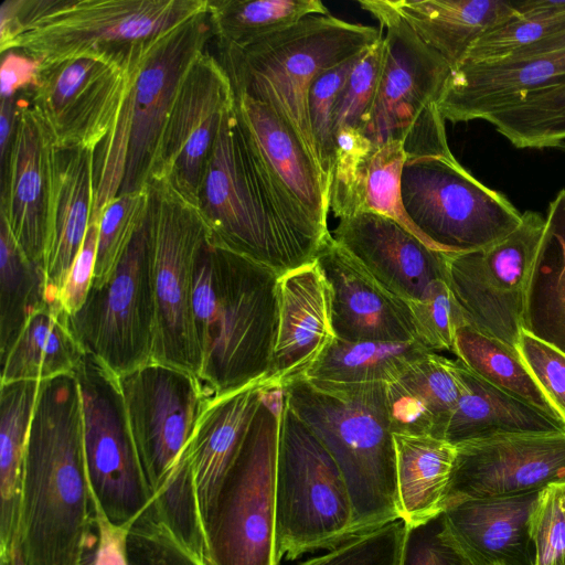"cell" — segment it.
<instances>
[{"mask_svg":"<svg viewBox=\"0 0 565 565\" xmlns=\"http://www.w3.org/2000/svg\"><path fill=\"white\" fill-rule=\"evenodd\" d=\"M415 34L454 70L487 32L515 14L503 0H388Z\"/></svg>","mask_w":565,"mask_h":565,"instance_id":"31","label":"cell"},{"mask_svg":"<svg viewBox=\"0 0 565 565\" xmlns=\"http://www.w3.org/2000/svg\"><path fill=\"white\" fill-rule=\"evenodd\" d=\"M93 502L95 511L96 541L88 565H127V527H119L111 524L94 500Z\"/></svg>","mask_w":565,"mask_h":565,"instance_id":"55","label":"cell"},{"mask_svg":"<svg viewBox=\"0 0 565 565\" xmlns=\"http://www.w3.org/2000/svg\"><path fill=\"white\" fill-rule=\"evenodd\" d=\"M214 38L209 10L146 42L137 53L115 126L95 151L90 223L116 196L148 189L177 93Z\"/></svg>","mask_w":565,"mask_h":565,"instance_id":"5","label":"cell"},{"mask_svg":"<svg viewBox=\"0 0 565 565\" xmlns=\"http://www.w3.org/2000/svg\"><path fill=\"white\" fill-rule=\"evenodd\" d=\"M430 352L420 341L345 342L334 338L303 377L334 384H388Z\"/></svg>","mask_w":565,"mask_h":565,"instance_id":"37","label":"cell"},{"mask_svg":"<svg viewBox=\"0 0 565 565\" xmlns=\"http://www.w3.org/2000/svg\"><path fill=\"white\" fill-rule=\"evenodd\" d=\"M359 56L319 74L311 83L308 92V118L315 156L326 180L328 190L335 154V141L333 136L334 107L339 94Z\"/></svg>","mask_w":565,"mask_h":565,"instance_id":"44","label":"cell"},{"mask_svg":"<svg viewBox=\"0 0 565 565\" xmlns=\"http://www.w3.org/2000/svg\"><path fill=\"white\" fill-rule=\"evenodd\" d=\"M545 218L522 213L501 241L473 252L447 255L446 281L466 324L518 348L524 298Z\"/></svg>","mask_w":565,"mask_h":565,"instance_id":"16","label":"cell"},{"mask_svg":"<svg viewBox=\"0 0 565 565\" xmlns=\"http://www.w3.org/2000/svg\"><path fill=\"white\" fill-rule=\"evenodd\" d=\"M459 394L454 360L436 352L426 354L386 384L392 433L445 439Z\"/></svg>","mask_w":565,"mask_h":565,"instance_id":"32","label":"cell"},{"mask_svg":"<svg viewBox=\"0 0 565 565\" xmlns=\"http://www.w3.org/2000/svg\"><path fill=\"white\" fill-rule=\"evenodd\" d=\"M334 339L326 279L317 263L278 278V323L269 385L284 387L305 376Z\"/></svg>","mask_w":565,"mask_h":565,"instance_id":"25","label":"cell"},{"mask_svg":"<svg viewBox=\"0 0 565 565\" xmlns=\"http://www.w3.org/2000/svg\"><path fill=\"white\" fill-rule=\"evenodd\" d=\"M49 303L42 264L32 263L0 216V358L8 354L31 316Z\"/></svg>","mask_w":565,"mask_h":565,"instance_id":"38","label":"cell"},{"mask_svg":"<svg viewBox=\"0 0 565 565\" xmlns=\"http://www.w3.org/2000/svg\"><path fill=\"white\" fill-rule=\"evenodd\" d=\"M98 224L90 223L83 245L60 292V303L67 316L74 315L89 291L96 260Z\"/></svg>","mask_w":565,"mask_h":565,"instance_id":"53","label":"cell"},{"mask_svg":"<svg viewBox=\"0 0 565 565\" xmlns=\"http://www.w3.org/2000/svg\"><path fill=\"white\" fill-rule=\"evenodd\" d=\"M512 2L516 17L565 18V0H524Z\"/></svg>","mask_w":565,"mask_h":565,"instance_id":"57","label":"cell"},{"mask_svg":"<svg viewBox=\"0 0 565 565\" xmlns=\"http://www.w3.org/2000/svg\"><path fill=\"white\" fill-rule=\"evenodd\" d=\"M383 33L384 58L372 109L360 128L373 143H404L406 157L450 154L437 104L452 68L390 6L360 0Z\"/></svg>","mask_w":565,"mask_h":565,"instance_id":"9","label":"cell"},{"mask_svg":"<svg viewBox=\"0 0 565 565\" xmlns=\"http://www.w3.org/2000/svg\"><path fill=\"white\" fill-rule=\"evenodd\" d=\"M118 380L129 429L153 497L209 404L196 376L170 365L150 362Z\"/></svg>","mask_w":565,"mask_h":565,"instance_id":"17","label":"cell"},{"mask_svg":"<svg viewBox=\"0 0 565 565\" xmlns=\"http://www.w3.org/2000/svg\"><path fill=\"white\" fill-rule=\"evenodd\" d=\"M452 353L483 381L561 419L518 348L465 324L457 330Z\"/></svg>","mask_w":565,"mask_h":565,"instance_id":"39","label":"cell"},{"mask_svg":"<svg viewBox=\"0 0 565 565\" xmlns=\"http://www.w3.org/2000/svg\"><path fill=\"white\" fill-rule=\"evenodd\" d=\"M150 505L170 534L206 563L205 533L188 446L153 493Z\"/></svg>","mask_w":565,"mask_h":565,"instance_id":"42","label":"cell"},{"mask_svg":"<svg viewBox=\"0 0 565 565\" xmlns=\"http://www.w3.org/2000/svg\"><path fill=\"white\" fill-rule=\"evenodd\" d=\"M40 68L36 60L20 51L3 53L0 66L1 99L14 98L32 89L38 84Z\"/></svg>","mask_w":565,"mask_h":565,"instance_id":"54","label":"cell"},{"mask_svg":"<svg viewBox=\"0 0 565 565\" xmlns=\"http://www.w3.org/2000/svg\"><path fill=\"white\" fill-rule=\"evenodd\" d=\"M335 154L329 180V209L339 220L379 213L415 233L401 196L406 152L401 140L373 143L359 130L347 128L334 138ZM425 242V241H424Z\"/></svg>","mask_w":565,"mask_h":565,"instance_id":"24","label":"cell"},{"mask_svg":"<svg viewBox=\"0 0 565 565\" xmlns=\"http://www.w3.org/2000/svg\"><path fill=\"white\" fill-rule=\"evenodd\" d=\"M484 120L516 148H557L565 142V74Z\"/></svg>","mask_w":565,"mask_h":565,"instance_id":"41","label":"cell"},{"mask_svg":"<svg viewBox=\"0 0 565 565\" xmlns=\"http://www.w3.org/2000/svg\"><path fill=\"white\" fill-rule=\"evenodd\" d=\"M459 398L445 439L454 446L503 434L564 433L565 423L480 379L454 360Z\"/></svg>","mask_w":565,"mask_h":565,"instance_id":"30","label":"cell"},{"mask_svg":"<svg viewBox=\"0 0 565 565\" xmlns=\"http://www.w3.org/2000/svg\"><path fill=\"white\" fill-rule=\"evenodd\" d=\"M95 189V150L57 149L49 203V238L44 268L49 302L60 292L90 224Z\"/></svg>","mask_w":565,"mask_h":565,"instance_id":"28","label":"cell"},{"mask_svg":"<svg viewBox=\"0 0 565 565\" xmlns=\"http://www.w3.org/2000/svg\"><path fill=\"white\" fill-rule=\"evenodd\" d=\"M315 262L328 285L335 339L418 341L408 302L382 286L331 234Z\"/></svg>","mask_w":565,"mask_h":565,"instance_id":"22","label":"cell"},{"mask_svg":"<svg viewBox=\"0 0 565 565\" xmlns=\"http://www.w3.org/2000/svg\"><path fill=\"white\" fill-rule=\"evenodd\" d=\"M217 45L245 47L313 14L328 15L319 0H209Z\"/></svg>","mask_w":565,"mask_h":565,"instance_id":"40","label":"cell"},{"mask_svg":"<svg viewBox=\"0 0 565 565\" xmlns=\"http://www.w3.org/2000/svg\"><path fill=\"white\" fill-rule=\"evenodd\" d=\"M407 302L418 341L436 353L452 352L457 330L466 322L447 281L435 282L425 299Z\"/></svg>","mask_w":565,"mask_h":565,"instance_id":"47","label":"cell"},{"mask_svg":"<svg viewBox=\"0 0 565 565\" xmlns=\"http://www.w3.org/2000/svg\"><path fill=\"white\" fill-rule=\"evenodd\" d=\"M401 520L427 521L444 511L456 458V446L428 435L393 434Z\"/></svg>","mask_w":565,"mask_h":565,"instance_id":"34","label":"cell"},{"mask_svg":"<svg viewBox=\"0 0 565 565\" xmlns=\"http://www.w3.org/2000/svg\"><path fill=\"white\" fill-rule=\"evenodd\" d=\"M332 237L382 286L406 301H419L446 280L447 255L392 217L361 213L339 221Z\"/></svg>","mask_w":565,"mask_h":565,"instance_id":"23","label":"cell"},{"mask_svg":"<svg viewBox=\"0 0 565 565\" xmlns=\"http://www.w3.org/2000/svg\"><path fill=\"white\" fill-rule=\"evenodd\" d=\"M279 274L215 244L195 257L193 315L207 404L266 377L278 323Z\"/></svg>","mask_w":565,"mask_h":565,"instance_id":"2","label":"cell"},{"mask_svg":"<svg viewBox=\"0 0 565 565\" xmlns=\"http://www.w3.org/2000/svg\"><path fill=\"white\" fill-rule=\"evenodd\" d=\"M288 405L337 462L353 509V536L401 520L386 384L305 377L284 387Z\"/></svg>","mask_w":565,"mask_h":565,"instance_id":"4","label":"cell"},{"mask_svg":"<svg viewBox=\"0 0 565 565\" xmlns=\"http://www.w3.org/2000/svg\"><path fill=\"white\" fill-rule=\"evenodd\" d=\"M40 381L1 383L0 554L18 539L24 456Z\"/></svg>","mask_w":565,"mask_h":565,"instance_id":"36","label":"cell"},{"mask_svg":"<svg viewBox=\"0 0 565 565\" xmlns=\"http://www.w3.org/2000/svg\"><path fill=\"white\" fill-rule=\"evenodd\" d=\"M195 206L215 244L280 276L315 263L326 241L301 224L270 188L235 104L205 166Z\"/></svg>","mask_w":565,"mask_h":565,"instance_id":"3","label":"cell"},{"mask_svg":"<svg viewBox=\"0 0 565 565\" xmlns=\"http://www.w3.org/2000/svg\"><path fill=\"white\" fill-rule=\"evenodd\" d=\"M523 331L565 353V189L550 202L530 271Z\"/></svg>","mask_w":565,"mask_h":565,"instance_id":"33","label":"cell"},{"mask_svg":"<svg viewBox=\"0 0 565 565\" xmlns=\"http://www.w3.org/2000/svg\"><path fill=\"white\" fill-rule=\"evenodd\" d=\"M384 58L383 33L355 61L339 94L333 113V136L347 128L360 130L369 116L379 86Z\"/></svg>","mask_w":565,"mask_h":565,"instance_id":"45","label":"cell"},{"mask_svg":"<svg viewBox=\"0 0 565 565\" xmlns=\"http://www.w3.org/2000/svg\"><path fill=\"white\" fill-rule=\"evenodd\" d=\"M84 354L60 301L49 302L31 316L1 360V383L44 381L73 373Z\"/></svg>","mask_w":565,"mask_h":565,"instance_id":"35","label":"cell"},{"mask_svg":"<svg viewBox=\"0 0 565 565\" xmlns=\"http://www.w3.org/2000/svg\"><path fill=\"white\" fill-rule=\"evenodd\" d=\"M73 373L81 391L93 500L111 524L126 529L150 504L152 494L129 429L118 376L88 353Z\"/></svg>","mask_w":565,"mask_h":565,"instance_id":"14","label":"cell"},{"mask_svg":"<svg viewBox=\"0 0 565 565\" xmlns=\"http://www.w3.org/2000/svg\"><path fill=\"white\" fill-rule=\"evenodd\" d=\"M68 326L85 353L120 376L152 362L153 253L147 215L106 280L90 286Z\"/></svg>","mask_w":565,"mask_h":565,"instance_id":"13","label":"cell"},{"mask_svg":"<svg viewBox=\"0 0 565 565\" xmlns=\"http://www.w3.org/2000/svg\"><path fill=\"white\" fill-rule=\"evenodd\" d=\"M561 53H565V29L548 38L540 40L532 45L525 46L508 57L529 58Z\"/></svg>","mask_w":565,"mask_h":565,"instance_id":"58","label":"cell"},{"mask_svg":"<svg viewBox=\"0 0 565 565\" xmlns=\"http://www.w3.org/2000/svg\"><path fill=\"white\" fill-rule=\"evenodd\" d=\"M235 94L218 58L201 53L186 73L161 137L152 181L195 205L200 183ZM151 184V183H150Z\"/></svg>","mask_w":565,"mask_h":565,"instance_id":"18","label":"cell"},{"mask_svg":"<svg viewBox=\"0 0 565 565\" xmlns=\"http://www.w3.org/2000/svg\"><path fill=\"white\" fill-rule=\"evenodd\" d=\"M266 386L262 380L210 403L188 444L203 527Z\"/></svg>","mask_w":565,"mask_h":565,"instance_id":"29","label":"cell"},{"mask_svg":"<svg viewBox=\"0 0 565 565\" xmlns=\"http://www.w3.org/2000/svg\"><path fill=\"white\" fill-rule=\"evenodd\" d=\"M127 565H207L182 546L149 504L127 527Z\"/></svg>","mask_w":565,"mask_h":565,"instance_id":"46","label":"cell"},{"mask_svg":"<svg viewBox=\"0 0 565 565\" xmlns=\"http://www.w3.org/2000/svg\"><path fill=\"white\" fill-rule=\"evenodd\" d=\"M565 74V53L462 62L451 71L437 107L452 124L486 119Z\"/></svg>","mask_w":565,"mask_h":565,"instance_id":"26","label":"cell"},{"mask_svg":"<svg viewBox=\"0 0 565 565\" xmlns=\"http://www.w3.org/2000/svg\"><path fill=\"white\" fill-rule=\"evenodd\" d=\"M18 96L10 99H1L0 103V161L1 177L4 172L10 147L12 143L18 110Z\"/></svg>","mask_w":565,"mask_h":565,"instance_id":"56","label":"cell"},{"mask_svg":"<svg viewBox=\"0 0 565 565\" xmlns=\"http://www.w3.org/2000/svg\"><path fill=\"white\" fill-rule=\"evenodd\" d=\"M145 43L41 66L38 84L21 95L47 128L55 148L96 151L115 126L134 60Z\"/></svg>","mask_w":565,"mask_h":565,"instance_id":"15","label":"cell"},{"mask_svg":"<svg viewBox=\"0 0 565 565\" xmlns=\"http://www.w3.org/2000/svg\"><path fill=\"white\" fill-rule=\"evenodd\" d=\"M565 29V18H521L510 21L483 34L469 50L463 62L504 58L516 51Z\"/></svg>","mask_w":565,"mask_h":565,"instance_id":"50","label":"cell"},{"mask_svg":"<svg viewBox=\"0 0 565 565\" xmlns=\"http://www.w3.org/2000/svg\"><path fill=\"white\" fill-rule=\"evenodd\" d=\"M405 532L402 520L353 536L299 565H398Z\"/></svg>","mask_w":565,"mask_h":565,"instance_id":"48","label":"cell"},{"mask_svg":"<svg viewBox=\"0 0 565 565\" xmlns=\"http://www.w3.org/2000/svg\"><path fill=\"white\" fill-rule=\"evenodd\" d=\"M401 196L418 236L446 254L488 247L512 233L522 213L450 154L406 157Z\"/></svg>","mask_w":565,"mask_h":565,"instance_id":"11","label":"cell"},{"mask_svg":"<svg viewBox=\"0 0 565 565\" xmlns=\"http://www.w3.org/2000/svg\"><path fill=\"white\" fill-rule=\"evenodd\" d=\"M398 565H472L451 537L444 513L405 525Z\"/></svg>","mask_w":565,"mask_h":565,"instance_id":"51","label":"cell"},{"mask_svg":"<svg viewBox=\"0 0 565 565\" xmlns=\"http://www.w3.org/2000/svg\"><path fill=\"white\" fill-rule=\"evenodd\" d=\"M95 511L74 373L40 381L22 475L18 544L25 565H88Z\"/></svg>","mask_w":565,"mask_h":565,"instance_id":"1","label":"cell"},{"mask_svg":"<svg viewBox=\"0 0 565 565\" xmlns=\"http://www.w3.org/2000/svg\"><path fill=\"white\" fill-rule=\"evenodd\" d=\"M353 509L342 473L284 395L276 467V542L289 561L353 537Z\"/></svg>","mask_w":565,"mask_h":565,"instance_id":"10","label":"cell"},{"mask_svg":"<svg viewBox=\"0 0 565 565\" xmlns=\"http://www.w3.org/2000/svg\"><path fill=\"white\" fill-rule=\"evenodd\" d=\"M234 94L238 119L270 188L298 220L330 233L328 186L301 136L271 105Z\"/></svg>","mask_w":565,"mask_h":565,"instance_id":"20","label":"cell"},{"mask_svg":"<svg viewBox=\"0 0 565 565\" xmlns=\"http://www.w3.org/2000/svg\"><path fill=\"white\" fill-rule=\"evenodd\" d=\"M534 565H565V482L543 489L530 516Z\"/></svg>","mask_w":565,"mask_h":565,"instance_id":"49","label":"cell"},{"mask_svg":"<svg viewBox=\"0 0 565 565\" xmlns=\"http://www.w3.org/2000/svg\"><path fill=\"white\" fill-rule=\"evenodd\" d=\"M209 0H4L0 53L20 51L41 66L129 51L207 12Z\"/></svg>","mask_w":565,"mask_h":565,"instance_id":"6","label":"cell"},{"mask_svg":"<svg viewBox=\"0 0 565 565\" xmlns=\"http://www.w3.org/2000/svg\"><path fill=\"white\" fill-rule=\"evenodd\" d=\"M540 492L450 504L443 511L447 529L472 565H534L530 516Z\"/></svg>","mask_w":565,"mask_h":565,"instance_id":"27","label":"cell"},{"mask_svg":"<svg viewBox=\"0 0 565 565\" xmlns=\"http://www.w3.org/2000/svg\"><path fill=\"white\" fill-rule=\"evenodd\" d=\"M518 350L556 414L565 423V353L522 331Z\"/></svg>","mask_w":565,"mask_h":565,"instance_id":"52","label":"cell"},{"mask_svg":"<svg viewBox=\"0 0 565 565\" xmlns=\"http://www.w3.org/2000/svg\"><path fill=\"white\" fill-rule=\"evenodd\" d=\"M55 151L47 128L28 100L19 98L15 130L1 177L0 216L26 258L42 265L47 249Z\"/></svg>","mask_w":565,"mask_h":565,"instance_id":"21","label":"cell"},{"mask_svg":"<svg viewBox=\"0 0 565 565\" xmlns=\"http://www.w3.org/2000/svg\"><path fill=\"white\" fill-rule=\"evenodd\" d=\"M557 148L565 152V142L559 145Z\"/></svg>","mask_w":565,"mask_h":565,"instance_id":"59","label":"cell"},{"mask_svg":"<svg viewBox=\"0 0 565 565\" xmlns=\"http://www.w3.org/2000/svg\"><path fill=\"white\" fill-rule=\"evenodd\" d=\"M148 206L149 188L119 194L103 209L97 223L96 260L90 286H99L109 276L146 217Z\"/></svg>","mask_w":565,"mask_h":565,"instance_id":"43","label":"cell"},{"mask_svg":"<svg viewBox=\"0 0 565 565\" xmlns=\"http://www.w3.org/2000/svg\"><path fill=\"white\" fill-rule=\"evenodd\" d=\"M381 36L382 30L371 25L313 14L242 49L217 45L218 61L234 92L279 110L316 159L307 107L311 83L359 56Z\"/></svg>","mask_w":565,"mask_h":565,"instance_id":"7","label":"cell"},{"mask_svg":"<svg viewBox=\"0 0 565 565\" xmlns=\"http://www.w3.org/2000/svg\"><path fill=\"white\" fill-rule=\"evenodd\" d=\"M282 387L267 383L204 523L207 565H279L276 467Z\"/></svg>","mask_w":565,"mask_h":565,"instance_id":"8","label":"cell"},{"mask_svg":"<svg viewBox=\"0 0 565 565\" xmlns=\"http://www.w3.org/2000/svg\"><path fill=\"white\" fill-rule=\"evenodd\" d=\"M147 223L153 253L152 362L198 377L201 355L194 328L193 275L207 228L198 207L161 181L149 185Z\"/></svg>","mask_w":565,"mask_h":565,"instance_id":"12","label":"cell"},{"mask_svg":"<svg viewBox=\"0 0 565 565\" xmlns=\"http://www.w3.org/2000/svg\"><path fill=\"white\" fill-rule=\"evenodd\" d=\"M565 482V431L503 434L456 445L444 502L539 492Z\"/></svg>","mask_w":565,"mask_h":565,"instance_id":"19","label":"cell"}]
</instances>
